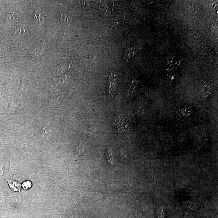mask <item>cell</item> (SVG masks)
<instances>
[{
  "mask_svg": "<svg viewBox=\"0 0 218 218\" xmlns=\"http://www.w3.org/2000/svg\"><path fill=\"white\" fill-rule=\"evenodd\" d=\"M137 51V47L136 46H132L128 48L124 53V59L127 61H128L136 55Z\"/></svg>",
  "mask_w": 218,
  "mask_h": 218,
  "instance_id": "2",
  "label": "cell"
},
{
  "mask_svg": "<svg viewBox=\"0 0 218 218\" xmlns=\"http://www.w3.org/2000/svg\"><path fill=\"white\" fill-rule=\"evenodd\" d=\"M6 181L8 184L9 188L12 191H15V192H18V191L20 192V191L21 185L19 183L9 180H6Z\"/></svg>",
  "mask_w": 218,
  "mask_h": 218,
  "instance_id": "5",
  "label": "cell"
},
{
  "mask_svg": "<svg viewBox=\"0 0 218 218\" xmlns=\"http://www.w3.org/2000/svg\"><path fill=\"white\" fill-rule=\"evenodd\" d=\"M28 33L26 28L24 26H20L17 28L15 31V34L17 36H22Z\"/></svg>",
  "mask_w": 218,
  "mask_h": 218,
  "instance_id": "6",
  "label": "cell"
},
{
  "mask_svg": "<svg viewBox=\"0 0 218 218\" xmlns=\"http://www.w3.org/2000/svg\"><path fill=\"white\" fill-rule=\"evenodd\" d=\"M181 64V60L176 55L170 54L165 58L164 62V67L168 72L178 69Z\"/></svg>",
  "mask_w": 218,
  "mask_h": 218,
  "instance_id": "1",
  "label": "cell"
},
{
  "mask_svg": "<svg viewBox=\"0 0 218 218\" xmlns=\"http://www.w3.org/2000/svg\"><path fill=\"white\" fill-rule=\"evenodd\" d=\"M178 78V75L174 71H172L168 73L167 76V83L168 85H172L174 84Z\"/></svg>",
  "mask_w": 218,
  "mask_h": 218,
  "instance_id": "4",
  "label": "cell"
},
{
  "mask_svg": "<svg viewBox=\"0 0 218 218\" xmlns=\"http://www.w3.org/2000/svg\"><path fill=\"white\" fill-rule=\"evenodd\" d=\"M93 101L92 99H86V108L88 109H91L93 108Z\"/></svg>",
  "mask_w": 218,
  "mask_h": 218,
  "instance_id": "8",
  "label": "cell"
},
{
  "mask_svg": "<svg viewBox=\"0 0 218 218\" xmlns=\"http://www.w3.org/2000/svg\"><path fill=\"white\" fill-rule=\"evenodd\" d=\"M33 17L35 22L37 23L41 24L43 23L46 16L42 11L37 9L35 11L33 15Z\"/></svg>",
  "mask_w": 218,
  "mask_h": 218,
  "instance_id": "3",
  "label": "cell"
},
{
  "mask_svg": "<svg viewBox=\"0 0 218 218\" xmlns=\"http://www.w3.org/2000/svg\"><path fill=\"white\" fill-rule=\"evenodd\" d=\"M116 81V77L115 75H114L112 74L111 76L109 77V93H111L112 91H113V87L114 86L113 85H115V83Z\"/></svg>",
  "mask_w": 218,
  "mask_h": 218,
  "instance_id": "7",
  "label": "cell"
},
{
  "mask_svg": "<svg viewBox=\"0 0 218 218\" xmlns=\"http://www.w3.org/2000/svg\"><path fill=\"white\" fill-rule=\"evenodd\" d=\"M21 186H22L24 189L25 190L29 189L32 186L31 182L29 181V180L24 182Z\"/></svg>",
  "mask_w": 218,
  "mask_h": 218,
  "instance_id": "9",
  "label": "cell"
}]
</instances>
